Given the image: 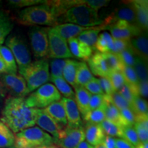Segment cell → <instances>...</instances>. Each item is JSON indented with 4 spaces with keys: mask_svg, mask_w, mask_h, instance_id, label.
I'll use <instances>...</instances> for the list:
<instances>
[{
    "mask_svg": "<svg viewBox=\"0 0 148 148\" xmlns=\"http://www.w3.org/2000/svg\"><path fill=\"white\" fill-rule=\"evenodd\" d=\"M38 108H29L25 104V98L10 97L5 100L1 121L12 130L18 133L34 127Z\"/></svg>",
    "mask_w": 148,
    "mask_h": 148,
    "instance_id": "cell-1",
    "label": "cell"
},
{
    "mask_svg": "<svg viewBox=\"0 0 148 148\" xmlns=\"http://www.w3.org/2000/svg\"><path fill=\"white\" fill-rule=\"evenodd\" d=\"M16 20L18 23L24 25H58V16L50 1L23 9L18 13Z\"/></svg>",
    "mask_w": 148,
    "mask_h": 148,
    "instance_id": "cell-2",
    "label": "cell"
},
{
    "mask_svg": "<svg viewBox=\"0 0 148 148\" xmlns=\"http://www.w3.org/2000/svg\"><path fill=\"white\" fill-rule=\"evenodd\" d=\"M88 0L71 7L58 18V23H72L82 27H95L103 23L98 11L88 6Z\"/></svg>",
    "mask_w": 148,
    "mask_h": 148,
    "instance_id": "cell-3",
    "label": "cell"
},
{
    "mask_svg": "<svg viewBox=\"0 0 148 148\" xmlns=\"http://www.w3.org/2000/svg\"><path fill=\"white\" fill-rule=\"evenodd\" d=\"M18 72L25 79L29 92L34 91L46 84L50 77L49 62L46 58L31 62Z\"/></svg>",
    "mask_w": 148,
    "mask_h": 148,
    "instance_id": "cell-4",
    "label": "cell"
},
{
    "mask_svg": "<svg viewBox=\"0 0 148 148\" xmlns=\"http://www.w3.org/2000/svg\"><path fill=\"white\" fill-rule=\"evenodd\" d=\"M53 138L50 134L38 127H31L16 133L14 146L16 148L24 147H38L53 144Z\"/></svg>",
    "mask_w": 148,
    "mask_h": 148,
    "instance_id": "cell-5",
    "label": "cell"
},
{
    "mask_svg": "<svg viewBox=\"0 0 148 148\" xmlns=\"http://www.w3.org/2000/svg\"><path fill=\"white\" fill-rule=\"evenodd\" d=\"M60 99V93L54 85L46 83L25 98V102L29 108L42 109Z\"/></svg>",
    "mask_w": 148,
    "mask_h": 148,
    "instance_id": "cell-6",
    "label": "cell"
},
{
    "mask_svg": "<svg viewBox=\"0 0 148 148\" xmlns=\"http://www.w3.org/2000/svg\"><path fill=\"white\" fill-rule=\"evenodd\" d=\"M5 47L10 49L15 59L18 71L31 63L32 58L28 45L21 36L17 34L10 35L5 39Z\"/></svg>",
    "mask_w": 148,
    "mask_h": 148,
    "instance_id": "cell-7",
    "label": "cell"
},
{
    "mask_svg": "<svg viewBox=\"0 0 148 148\" xmlns=\"http://www.w3.org/2000/svg\"><path fill=\"white\" fill-rule=\"evenodd\" d=\"M48 55L53 59H66L73 58L67 42L62 38L52 27L48 28Z\"/></svg>",
    "mask_w": 148,
    "mask_h": 148,
    "instance_id": "cell-8",
    "label": "cell"
},
{
    "mask_svg": "<svg viewBox=\"0 0 148 148\" xmlns=\"http://www.w3.org/2000/svg\"><path fill=\"white\" fill-rule=\"evenodd\" d=\"M47 27L33 26L29 29L28 36L34 57L41 58L48 55V36Z\"/></svg>",
    "mask_w": 148,
    "mask_h": 148,
    "instance_id": "cell-9",
    "label": "cell"
},
{
    "mask_svg": "<svg viewBox=\"0 0 148 148\" xmlns=\"http://www.w3.org/2000/svg\"><path fill=\"white\" fill-rule=\"evenodd\" d=\"M0 81L12 97L25 98L29 93L23 77L17 74H0Z\"/></svg>",
    "mask_w": 148,
    "mask_h": 148,
    "instance_id": "cell-10",
    "label": "cell"
},
{
    "mask_svg": "<svg viewBox=\"0 0 148 148\" xmlns=\"http://www.w3.org/2000/svg\"><path fill=\"white\" fill-rule=\"evenodd\" d=\"M107 29L110 30V34L113 39L127 41H129L131 38L143 32V31H142L136 25L130 23L123 20L114 22V23L108 25Z\"/></svg>",
    "mask_w": 148,
    "mask_h": 148,
    "instance_id": "cell-11",
    "label": "cell"
},
{
    "mask_svg": "<svg viewBox=\"0 0 148 148\" xmlns=\"http://www.w3.org/2000/svg\"><path fill=\"white\" fill-rule=\"evenodd\" d=\"M85 139L84 129L82 126L70 127L66 125L57 140H54L61 148H75Z\"/></svg>",
    "mask_w": 148,
    "mask_h": 148,
    "instance_id": "cell-12",
    "label": "cell"
},
{
    "mask_svg": "<svg viewBox=\"0 0 148 148\" xmlns=\"http://www.w3.org/2000/svg\"><path fill=\"white\" fill-rule=\"evenodd\" d=\"M36 124L42 130L47 132L53 136V141L57 140L60 136L64 128L59 125L48 114L44 108H38L36 119Z\"/></svg>",
    "mask_w": 148,
    "mask_h": 148,
    "instance_id": "cell-13",
    "label": "cell"
},
{
    "mask_svg": "<svg viewBox=\"0 0 148 148\" xmlns=\"http://www.w3.org/2000/svg\"><path fill=\"white\" fill-rule=\"evenodd\" d=\"M88 66L92 74L99 77H108L111 73L105 53L95 51L88 59Z\"/></svg>",
    "mask_w": 148,
    "mask_h": 148,
    "instance_id": "cell-14",
    "label": "cell"
},
{
    "mask_svg": "<svg viewBox=\"0 0 148 148\" xmlns=\"http://www.w3.org/2000/svg\"><path fill=\"white\" fill-rule=\"evenodd\" d=\"M127 4H128L127 6H122L116 8L112 13H110L103 20V24L106 26V29L108 25L114 23V22L119 21V20H123V21H125L130 23L136 25V16H135L134 9L130 3H129V1H127Z\"/></svg>",
    "mask_w": 148,
    "mask_h": 148,
    "instance_id": "cell-15",
    "label": "cell"
},
{
    "mask_svg": "<svg viewBox=\"0 0 148 148\" xmlns=\"http://www.w3.org/2000/svg\"><path fill=\"white\" fill-rule=\"evenodd\" d=\"M61 101L64 105L68 126L70 127L82 126V122L80 116V112L75 100L73 99L63 97L62 98Z\"/></svg>",
    "mask_w": 148,
    "mask_h": 148,
    "instance_id": "cell-16",
    "label": "cell"
},
{
    "mask_svg": "<svg viewBox=\"0 0 148 148\" xmlns=\"http://www.w3.org/2000/svg\"><path fill=\"white\" fill-rule=\"evenodd\" d=\"M136 16V22L138 27L143 32H147L148 27V1L147 0L130 1Z\"/></svg>",
    "mask_w": 148,
    "mask_h": 148,
    "instance_id": "cell-17",
    "label": "cell"
},
{
    "mask_svg": "<svg viewBox=\"0 0 148 148\" xmlns=\"http://www.w3.org/2000/svg\"><path fill=\"white\" fill-rule=\"evenodd\" d=\"M130 47L136 57L147 62L148 40L147 32H143L130 40Z\"/></svg>",
    "mask_w": 148,
    "mask_h": 148,
    "instance_id": "cell-18",
    "label": "cell"
},
{
    "mask_svg": "<svg viewBox=\"0 0 148 148\" xmlns=\"http://www.w3.org/2000/svg\"><path fill=\"white\" fill-rule=\"evenodd\" d=\"M84 134L86 142L92 146H97L103 143L106 136L100 124L97 123H86L84 129Z\"/></svg>",
    "mask_w": 148,
    "mask_h": 148,
    "instance_id": "cell-19",
    "label": "cell"
},
{
    "mask_svg": "<svg viewBox=\"0 0 148 148\" xmlns=\"http://www.w3.org/2000/svg\"><path fill=\"white\" fill-rule=\"evenodd\" d=\"M91 27H82L72 23H60L55 25L52 28L64 39L69 40L72 38H76L84 31L87 30Z\"/></svg>",
    "mask_w": 148,
    "mask_h": 148,
    "instance_id": "cell-20",
    "label": "cell"
},
{
    "mask_svg": "<svg viewBox=\"0 0 148 148\" xmlns=\"http://www.w3.org/2000/svg\"><path fill=\"white\" fill-rule=\"evenodd\" d=\"M68 42L69 50L73 56H75V58L87 61L92 55L93 50L91 48L79 41L77 38H72L68 40Z\"/></svg>",
    "mask_w": 148,
    "mask_h": 148,
    "instance_id": "cell-21",
    "label": "cell"
},
{
    "mask_svg": "<svg viewBox=\"0 0 148 148\" xmlns=\"http://www.w3.org/2000/svg\"><path fill=\"white\" fill-rule=\"evenodd\" d=\"M44 110L61 127L64 128L67 125L65 110L62 101H55L44 108Z\"/></svg>",
    "mask_w": 148,
    "mask_h": 148,
    "instance_id": "cell-22",
    "label": "cell"
},
{
    "mask_svg": "<svg viewBox=\"0 0 148 148\" xmlns=\"http://www.w3.org/2000/svg\"><path fill=\"white\" fill-rule=\"evenodd\" d=\"M106 29V26L103 24L98 26L91 27L90 29L85 30L77 36V40L88 45L91 49H95V44L101 30Z\"/></svg>",
    "mask_w": 148,
    "mask_h": 148,
    "instance_id": "cell-23",
    "label": "cell"
},
{
    "mask_svg": "<svg viewBox=\"0 0 148 148\" xmlns=\"http://www.w3.org/2000/svg\"><path fill=\"white\" fill-rule=\"evenodd\" d=\"M75 101L82 116L89 111V101L91 94L82 86H77L75 88Z\"/></svg>",
    "mask_w": 148,
    "mask_h": 148,
    "instance_id": "cell-24",
    "label": "cell"
},
{
    "mask_svg": "<svg viewBox=\"0 0 148 148\" xmlns=\"http://www.w3.org/2000/svg\"><path fill=\"white\" fill-rule=\"evenodd\" d=\"M140 143L147 142L148 140V114L135 115L133 125Z\"/></svg>",
    "mask_w": 148,
    "mask_h": 148,
    "instance_id": "cell-25",
    "label": "cell"
},
{
    "mask_svg": "<svg viewBox=\"0 0 148 148\" xmlns=\"http://www.w3.org/2000/svg\"><path fill=\"white\" fill-rule=\"evenodd\" d=\"M79 62L77 60L67 59L65 66L63 69V72H62V77L64 79V80L68 84L71 85L74 88L77 86L75 83V77H76Z\"/></svg>",
    "mask_w": 148,
    "mask_h": 148,
    "instance_id": "cell-26",
    "label": "cell"
},
{
    "mask_svg": "<svg viewBox=\"0 0 148 148\" xmlns=\"http://www.w3.org/2000/svg\"><path fill=\"white\" fill-rule=\"evenodd\" d=\"M13 23L11 21L8 14L0 8V45L5 42V39L13 29Z\"/></svg>",
    "mask_w": 148,
    "mask_h": 148,
    "instance_id": "cell-27",
    "label": "cell"
},
{
    "mask_svg": "<svg viewBox=\"0 0 148 148\" xmlns=\"http://www.w3.org/2000/svg\"><path fill=\"white\" fill-rule=\"evenodd\" d=\"M0 55L5 64L6 73L16 74L18 69L17 65L10 49L5 45H0Z\"/></svg>",
    "mask_w": 148,
    "mask_h": 148,
    "instance_id": "cell-28",
    "label": "cell"
},
{
    "mask_svg": "<svg viewBox=\"0 0 148 148\" xmlns=\"http://www.w3.org/2000/svg\"><path fill=\"white\" fill-rule=\"evenodd\" d=\"M94 78L87 64L85 62H79L77 67L75 83L77 86H84Z\"/></svg>",
    "mask_w": 148,
    "mask_h": 148,
    "instance_id": "cell-29",
    "label": "cell"
},
{
    "mask_svg": "<svg viewBox=\"0 0 148 148\" xmlns=\"http://www.w3.org/2000/svg\"><path fill=\"white\" fill-rule=\"evenodd\" d=\"M113 38L109 33L103 32L99 35L95 44V49L102 53H111L113 49Z\"/></svg>",
    "mask_w": 148,
    "mask_h": 148,
    "instance_id": "cell-30",
    "label": "cell"
},
{
    "mask_svg": "<svg viewBox=\"0 0 148 148\" xmlns=\"http://www.w3.org/2000/svg\"><path fill=\"white\" fill-rule=\"evenodd\" d=\"M104 114L106 119L115 123L122 126V121L120 110L114 105L112 104L108 99V97L106 95V102L104 106Z\"/></svg>",
    "mask_w": 148,
    "mask_h": 148,
    "instance_id": "cell-31",
    "label": "cell"
},
{
    "mask_svg": "<svg viewBox=\"0 0 148 148\" xmlns=\"http://www.w3.org/2000/svg\"><path fill=\"white\" fill-rule=\"evenodd\" d=\"M14 136L12 130L0 121V148L12 147L14 145Z\"/></svg>",
    "mask_w": 148,
    "mask_h": 148,
    "instance_id": "cell-32",
    "label": "cell"
},
{
    "mask_svg": "<svg viewBox=\"0 0 148 148\" xmlns=\"http://www.w3.org/2000/svg\"><path fill=\"white\" fill-rule=\"evenodd\" d=\"M49 80L53 82L55 87L57 88L60 95H63L64 97L73 99L75 97L73 88L64 80L62 77H49Z\"/></svg>",
    "mask_w": 148,
    "mask_h": 148,
    "instance_id": "cell-33",
    "label": "cell"
},
{
    "mask_svg": "<svg viewBox=\"0 0 148 148\" xmlns=\"http://www.w3.org/2000/svg\"><path fill=\"white\" fill-rule=\"evenodd\" d=\"M121 73L123 74V77H124L125 83L128 84L134 90L135 94L138 96L137 86L139 80H138L137 75L135 73L133 67L124 65L121 71Z\"/></svg>",
    "mask_w": 148,
    "mask_h": 148,
    "instance_id": "cell-34",
    "label": "cell"
},
{
    "mask_svg": "<svg viewBox=\"0 0 148 148\" xmlns=\"http://www.w3.org/2000/svg\"><path fill=\"white\" fill-rule=\"evenodd\" d=\"M99 124L105 134H106L108 136H112V137L117 136L119 138H123V130H122L123 126L121 125L116 124L107 119H105Z\"/></svg>",
    "mask_w": 148,
    "mask_h": 148,
    "instance_id": "cell-35",
    "label": "cell"
},
{
    "mask_svg": "<svg viewBox=\"0 0 148 148\" xmlns=\"http://www.w3.org/2000/svg\"><path fill=\"white\" fill-rule=\"evenodd\" d=\"M82 118L87 123L99 124L106 119L103 107L96 110H89L84 116H82Z\"/></svg>",
    "mask_w": 148,
    "mask_h": 148,
    "instance_id": "cell-36",
    "label": "cell"
},
{
    "mask_svg": "<svg viewBox=\"0 0 148 148\" xmlns=\"http://www.w3.org/2000/svg\"><path fill=\"white\" fill-rule=\"evenodd\" d=\"M131 110L135 115L148 114L147 101L139 96H136L131 103Z\"/></svg>",
    "mask_w": 148,
    "mask_h": 148,
    "instance_id": "cell-37",
    "label": "cell"
},
{
    "mask_svg": "<svg viewBox=\"0 0 148 148\" xmlns=\"http://www.w3.org/2000/svg\"><path fill=\"white\" fill-rule=\"evenodd\" d=\"M147 62H144L143 60L136 56L135 64L133 69L136 73L139 82L147 81L148 73H147Z\"/></svg>",
    "mask_w": 148,
    "mask_h": 148,
    "instance_id": "cell-38",
    "label": "cell"
},
{
    "mask_svg": "<svg viewBox=\"0 0 148 148\" xmlns=\"http://www.w3.org/2000/svg\"><path fill=\"white\" fill-rule=\"evenodd\" d=\"M67 59H52L49 62L50 65V77H62V72L65 66Z\"/></svg>",
    "mask_w": 148,
    "mask_h": 148,
    "instance_id": "cell-39",
    "label": "cell"
},
{
    "mask_svg": "<svg viewBox=\"0 0 148 148\" xmlns=\"http://www.w3.org/2000/svg\"><path fill=\"white\" fill-rule=\"evenodd\" d=\"M108 99H110L111 103L114 105L119 110L125 108H130L131 104L128 101H127L122 96L120 95L119 92L117 91H113L110 95H107Z\"/></svg>",
    "mask_w": 148,
    "mask_h": 148,
    "instance_id": "cell-40",
    "label": "cell"
},
{
    "mask_svg": "<svg viewBox=\"0 0 148 148\" xmlns=\"http://www.w3.org/2000/svg\"><path fill=\"white\" fill-rule=\"evenodd\" d=\"M123 138L130 142L134 147L140 144V140L133 126H123Z\"/></svg>",
    "mask_w": 148,
    "mask_h": 148,
    "instance_id": "cell-41",
    "label": "cell"
},
{
    "mask_svg": "<svg viewBox=\"0 0 148 148\" xmlns=\"http://www.w3.org/2000/svg\"><path fill=\"white\" fill-rule=\"evenodd\" d=\"M117 56L119 57V58L121 61L123 65L131 66V67L134 66L135 64V60H136V56L131 50L130 47L121 51V53L117 54Z\"/></svg>",
    "mask_w": 148,
    "mask_h": 148,
    "instance_id": "cell-42",
    "label": "cell"
},
{
    "mask_svg": "<svg viewBox=\"0 0 148 148\" xmlns=\"http://www.w3.org/2000/svg\"><path fill=\"white\" fill-rule=\"evenodd\" d=\"M106 58L108 61L109 67L111 71H121L123 69V64L120 60L117 55L114 54L112 53H105Z\"/></svg>",
    "mask_w": 148,
    "mask_h": 148,
    "instance_id": "cell-43",
    "label": "cell"
},
{
    "mask_svg": "<svg viewBox=\"0 0 148 148\" xmlns=\"http://www.w3.org/2000/svg\"><path fill=\"white\" fill-rule=\"evenodd\" d=\"M108 79H110L112 87L115 91H119L125 83L121 71H112L109 75Z\"/></svg>",
    "mask_w": 148,
    "mask_h": 148,
    "instance_id": "cell-44",
    "label": "cell"
},
{
    "mask_svg": "<svg viewBox=\"0 0 148 148\" xmlns=\"http://www.w3.org/2000/svg\"><path fill=\"white\" fill-rule=\"evenodd\" d=\"M122 126H133L135 122V114L130 108L120 110Z\"/></svg>",
    "mask_w": 148,
    "mask_h": 148,
    "instance_id": "cell-45",
    "label": "cell"
},
{
    "mask_svg": "<svg viewBox=\"0 0 148 148\" xmlns=\"http://www.w3.org/2000/svg\"><path fill=\"white\" fill-rule=\"evenodd\" d=\"M106 102V95H91L89 101V110L102 108Z\"/></svg>",
    "mask_w": 148,
    "mask_h": 148,
    "instance_id": "cell-46",
    "label": "cell"
},
{
    "mask_svg": "<svg viewBox=\"0 0 148 148\" xmlns=\"http://www.w3.org/2000/svg\"><path fill=\"white\" fill-rule=\"evenodd\" d=\"M45 1L42 0H10L8 4L14 8H25L43 3Z\"/></svg>",
    "mask_w": 148,
    "mask_h": 148,
    "instance_id": "cell-47",
    "label": "cell"
},
{
    "mask_svg": "<svg viewBox=\"0 0 148 148\" xmlns=\"http://www.w3.org/2000/svg\"><path fill=\"white\" fill-rule=\"evenodd\" d=\"M84 87L92 95H103L104 94L100 87L97 78H95V77L88 82Z\"/></svg>",
    "mask_w": 148,
    "mask_h": 148,
    "instance_id": "cell-48",
    "label": "cell"
},
{
    "mask_svg": "<svg viewBox=\"0 0 148 148\" xmlns=\"http://www.w3.org/2000/svg\"><path fill=\"white\" fill-rule=\"evenodd\" d=\"M117 92H119L120 95L124 98L127 101H128L130 104L132 102L134 97L137 96L135 94V92L132 88L128 84H126V83H125L124 85Z\"/></svg>",
    "mask_w": 148,
    "mask_h": 148,
    "instance_id": "cell-49",
    "label": "cell"
},
{
    "mask_svg": "<svg viewBox=\"0 0 148 148\" xmlns=\"http://www.w3.org/2000/svg\"><path fill=\"white\" fill-rule=\"evenodd\" d=\"M113 49L111 53H114V54H119L121 51L130 47V40L127 41V40L113 39Z\"/></svg>",
    "mask_w": 148,
    "mask_h": 148,
    "instance_id": "cell-50",
    "label": "cell"
},
{
    "mask_svg": "<svg viewBox=\"0 0 148 148\" xmlns=\"http://www.w3.org/2000/svg\"><path fill=\"white\" fill-rule=\"evenodd\" d=\"M97 79L99 85H100V87L105 95H109L112 92L114 91V88L112 87V85L111 84L108 77H99Z\"/></svg>",
    "mask_w": 148,
    "mask_h": 148,
    "instance_id": "cell-51",
    "label": "cell"
},
{
    "mask_svg": "<svg viewBox=\"0 0 148 148\" xmlns=\"http://www.w3.org/2000/svg\"><path fill=\"white\" fill-rule=\"evenodd\" d=\"M137 90H138V95L139 97H142L143 99H144V98H147L148 80L138 82Z\"/></svg>",
    "mask_w": 148,
    "mask_h": 148,
    "instance_id": "cell-52",
    "label": "cell"
},
{
    "mask_svg": "<svg viewBox=\"0 0 148 148\" xmlns=\"http://www.w3.org/2000/svg\"><path fill=\"white\" fill-rule=\"evenodd\" d=\"M115 146L116 148H135L130 142L122 138H115Z\"/></svg>",
    "mask_w": 148,
    "mask_h": 148,
    "instance_id": "cell-53",
    "label": "cell"
},
{
    "mask_svg": "<svg viewBox=\"0 0 148 148\" xmlns=\"http://www.w3.org/2000/svg\"><path fill=\"white\" fill-rule=\"evenodd\" d=\"M103 145L106 148H116L115 138L110 136H106L103 140Z\"/></svg>",
    "mask_w": 148,
    "mask_h": 148,
    "instance_id": "cell-54",
    "label": "cell"
},
{
    "mask_svg": "<svg viewBox=\"0 0 148 148\" xmlns=\"http://www.w3.org/2000/svg\"><path fill=\"white\" fill-rule=\"evenodd\" d=\"M75 148H94V146L90 145L89 143L84 140L82 143H79Z\"/></svg>",
    "mask_w": 148,
    "mask_h": 148,
    "instance_id": "cell-55",
    "label": "cell"
},
{
    "mask_svg": "<svg viewBox=\"0 0 148 148\" xmlns=\"http://www.w3.org/2000/svg\"><path fill=\"white\" fill-rule=\"evenodd\" d=\"M1 73H6V69H5V66L3 59L0 55V74Z\"/></svg>",
    "mask_w": 148,
    "mask_h": 148,
    "instance_id": "cell-56",
    "label": "cell"
},
{
    "mask_svg": "<svg viewBox=\"0 0 148 148\" xmlns=\"http://www.w3.org/2000/svg\"><path fill=\"white\" fill-rule=\"evenodd\" d=\"M5 92H6V90H5V88L3 87L2 83L0 81V101L5 97Z\"/></svg>",
    "mask_w": 148,
    "mask_h": 148,
    "instance_id": "cell-57",
    "label": "cell"
},
{
    "mask_svg": "<svg viewBox=\"0 0 148 148\" xmlns=\"http://www.w3.org/2000/svg\"><path fill=\"white\" fill-rule=\"evenodd\" d=\"M135 148H148V143L145 142V143H140L138 145L135 147Z\"/></svg>",
    "mask_w": 148,
    "mask_h": 148,
    "instance_id": "cell-58",
    "label": "cell"
},
{
    "mask_svg": "<svg viewBox=\"0 0 148 148\" xmlns=\"http://www.w3.org/2000/svg\"><path fill=\"white\" fill-rule=\"evenodd\" d=\"M43 148H58V147H57L56 145H51L49 146H43Z\"/></svg>",
    "mask_w": 148,
    "mask_h": 148,
    "instance_id": "cell-59",
    "label": "cell"
},
{
    "mask_svg": "<svg viewBox=\"0 0 148 148\" xmlns=\"http://www.w3.org/2000/svg\"><path fill=\"white\" fill-rule=\"evenodd\" d=\"M94 148H106V147H104V145H103V143H101V144H100V145H97V146H95V147H94Z\"/></svg>",
    "mask_w": 148,
    "mask_h": 148,
    "instance_id": "cell-60",
    "label": "cell"
},
{
    "mask_svg": "<svg viewBox=\"0 0 148 148\" xmlns=\"http://www.w3.org/2000/svg\"><path fill=\"white\" fill-rule=\"evenodd\" d=\"M22 148H35V147H28V146H27V147H22Z\"/></svg>",
    "mask_w": 148,
    "mask_h": 148,
    "instance_id": "cell-61",
    "label": "cell"
},
{
    "mask_svg": "<svg viewBox=\"0 0 148 148\" xmlns=\"http://www.w3.org/2000/svg\"><path fill=\"white\" fill-rule=\"evenodd\" d=\"M6 148H16L14 146H12V147H6Z\"/></svg>",
    "mask_w": 148,
    "mask_h": 148,
    "instance_id": "cell-62",
    "label": "cell"
},
{
    "mask_svg": "<svg viewBox=\"0 0 148 148\" xmlns=\"http://www.w3.org/2000/svg\"><path fill=\"white\" fill-rule=\"evenodd\" d=\"M35 148H43V146H42V147H35Z\"/></svg>",
    "mask_w": 148,
    "mask_h": 148,
    "instance_id": "cell-63",
    "label": "cell"
}]
</instances>
